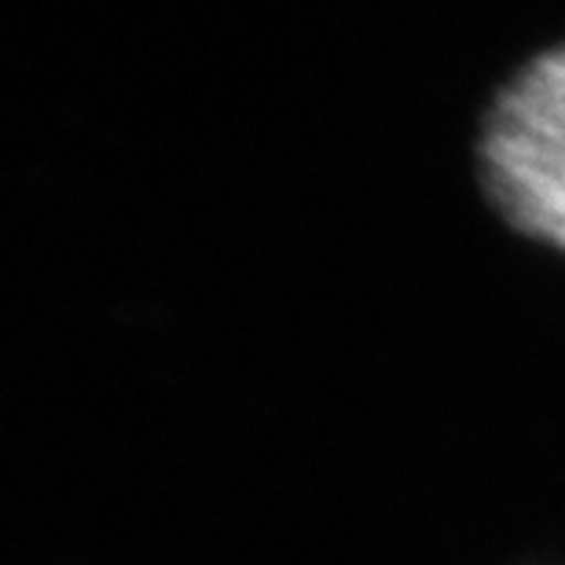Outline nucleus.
I'll return each instance as SVG.
<instances>
[{"mask_svg":"<svg viewBox=\"0 0 565 565\" xmlns=\"http://www.w3.org/2000/svg\"><path fill=\"white\" fill-rule=\"evenodd\" d=\"M481 188L514 232L565 254V44L533 55L481 118Z\"/></svg>","mask_w":565,"mask_h":565,"instance_id":"obj_1","label":"nucleus"}]
</instances>
